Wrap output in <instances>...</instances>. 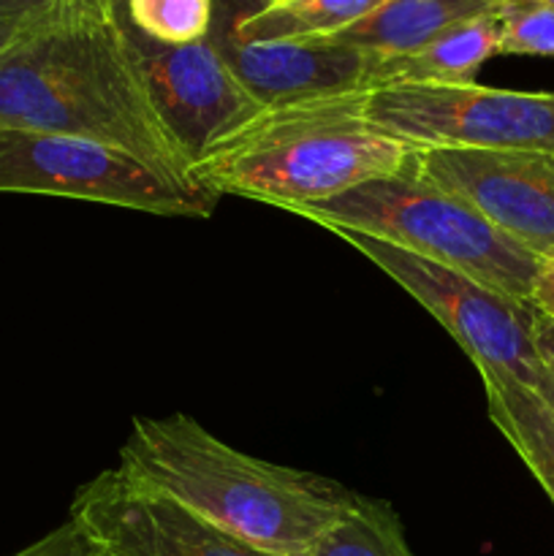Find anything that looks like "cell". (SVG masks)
I'll return each mask as SVG.
<instances>
[{
    "label": "cell",
    "instance_id": "11",
    "mask_svg": "<svg viewBox=\"0 0 554 556\" xmlns=\"http://www.w3.org/2000/svg\"><path fill=\"white\" fill-rule=\"evenodd\" d=\"M68 519L112 556H269L130 481L119 467L98 472L76 492Z\"/></svg>",
    "mask_w": 554,
    "mask_h": 556
},
{
    "label": "cell",
    "instance_id": "24",
    "mask_svg": "<svg viewBox=\"0 0 554 556\" xmlns=\"http://www.w3.org/2000/svg\"><path fill=\"white\" fill-rule=\"evenodd\" d=\"M119 3V0H112V11H114V5H117Z\"/></svg>",
    "mask_w": 554,
    "mask_h": 556
},
{
    "label": "cell",
    "instance_id": "1",
    "mask_svg": "<svg viewBox=\"0 0 554 556\" xmlns=\"http://www.w3.org/2000/svg\"><path fill=\"white\" fill-rule=\"evenodd\" d=\"M0 130L98 141L196 182L193 161L158 114L112 9H63L0 47Z\"/></svg>",
    "mask_w": 554,
    "mask_h": 556
},
{
    "label": "cell",
    "instance_id": "8",
    "mask_svg": "<svg viewBox=\"0 0 554 556\" xmlns=\"http://www.w3.org/2000/svg\"><path fill=\"white\" fill-rule=\"evenodd\" d=\"M411 172L456 195L543 261H554V155L413 147Z\"/></svg>",
    "mask_w": 554,
    "mask_h": 556
},
{
    "label": "cell",
    "instance_id": "9",
    "mask_svg": "<svg viewBox=\"0 0 554 556\" xmlns=\"http://www.w3.org/2000/svg\"><path fill=\"white\" fill-rule=\"evenodd\" d=\"M266 0H212L206 43L264 109L367 90L378 58L335 41H250L239 22Z\"/></svg>",
    "mask_w": 554,
    "mask_h": 556
},
{
    "label": "cell",
    "instance_id": "4",
    "mask_svg": "<svg viewBox=\"0 0 554 556\" xmlns=\"http://www.w3.org/2000/svg\"><path fill=\"white\" fill-rule=\"evenodd\" d=\"M293 215L318 223L326 231H358L383 239L527 304L543 264V258L498 231L473 206L411 168L394 177L369 179Z\"/></svg>",
    "mask_w": 554,
    "mask_h": 556
},
{
    "label": "cell",
    "instance_id": "10",
    "mask_svg": "<svg viewBox=\"0 0 554 556\" xmlns=\"http://www.w3.org/2000/svg\"><path fill=\"white\" fill-rule=\"evenodd\" d=\"M117 22L158 114L193 163L264 109L206 41L163 47Z\"/></svg>",
    "mask_w": 554,
    "mask_h": 556
},
{
    "label": "cell",
    "instance_id": "7",
    "mask_svg": "<svg viewBox=\"0 0 554 556\" xmlns=\"http://www.w3.org/2000/svg\"><path fill=\"white\" fill-rule=\"evenodd\" d=\"M364 114L411 147L549 152L554 92L470 85H380L364 92Z\"/></svg>",
    "mask_w": 554,
    "mask_h": 556
},
{
    "label": "cell",
    "instance_id": "25",
    "mask_svg": "<svg viewBox=\"0 0 554 556\" xmlns=\"http://www.w3.org/2000/svg\"><path fill=\"white\" fill-rule=\"evenodd\" d=\"M543 3H552L554 5V0H543Z\"/></svg>",
    "mask_w": 554,
    "mask_h": 556
},
{
    "label": "cell",
    "instance_id": "18",
    "mask_svg": "<svg viewBox=\"0 0 554 556\" xmlns=\"http://www.w3.org/2000/svg\"><path fill=\"white\" fill-rule=\"evenodd\" d=\"M500 54L554 58V5L543 0H500Z\"/></svg>",
    "mask_w": 554,
    "mask_h": 556
},
{
    "label": "cell",
    "instance_id": "22",
    "mask_svg": "<svg viewBox=\"0 0 554 556\" xmlns=\"http://www.w3.org/2000/svg\"><path fill=\"white\" fill-rule=\"evenodd\" d=\"M532 342H536V351L538 356H541L543 367H546L549 375L554 378V320L541 315L538 309L536 315H532Z\"/></svg>",
    "mask_w": 554,
    "mask_h": 556
},
{
    "label": "cell",
    "instance_id": "20",
    "mask_svg": "<svg viewBox=\"0 0 554 556\" xmlns=\"http://www.w3.org/2000/svg\"><path fill=\"white\" fill-rule=\"evenodd\" d=\"M11 556H112L79 521L68 519L65 525H60L58 530H52L49 535H43L41 541L30 543L22 552Z\"/></svg>",
    "mask_w": 554,
    "mask_h": 556
},
{
    "label": "cell",
    "instance_id": "17",
    "mask_svg": "<svg viewBox=\"0 0 554 556\" xmlns=\"http://www.w3.org/2000/svg\"><path fill=\"white\" fill-rule=\"evenodd\" d=\"M114 16L163 47L206 41L212 27V0H119Z\"/></svg>",
    "mask_w": 554,
    "mask_h": 556
},
{
    "label": "cell",
    "instance_id": "5",
    "mask_svg": "<svg viewBox=\"0 0 554 556\" xmlns=\"http://www.w3.org/2000/svg\"><path fill=\"white\" fill-rule=\"evenodd\" d=\"M0 193L96 201L161 217H210L221 199L117 147L33 130H0Z\"/></svg>",
    "mask_w": 554,
    "mask_h": 556
},
{
    "label": "cell",
    "instance_id": "23",
    "mask_svg": "<svg viewBox=\"0 0 554 556\" xmlns=\"http://www.w3.org/2000/svg\"><path fill=\"white\" fill-rule=\"evenodd\" d=\"M538 396H541V400H543V402H546V405H549V407H552V410H554V378H552V380H549V386H546V389H543V391H541V394H538Z\"/></svg>",
    "mask_w": 554,
    "mask_h": 556
},
{
    "label": "cell",
    "instance_id": "12",
    "mask_svg": "<svg viewBox=\"0 0 554 556\" xmlns=\"http://www.w3.org/2000/svg\"><path fill=\"white\" fill-rule=\"evenodd\" d=\"M500 54L494 11L456 22L424 47L375 63L369 87L380 85H470L487 60ZM367 87V90H369Z\"/></svg>",
    "mask_w": 554,
    "mask_h": 556
},
{
    "label": "cell",
    "instance_id": "15",
    "mask_svg": "<svg viewBox=\"0 0 554 556\" xmlns=\"http://www.w3.org/2000/svg\"><path fill=\"white\" fill-rule=\"evenodd\" d=\"M383 0H266L239 22L250 41H326L375 11Z\"/></svg>",
    "mask_w": 554,
    "mask_h": 556
},
{
    "label": "cell",
    "instance_id": "21",
    "mask_svg": "<svg viewBox=\"0 0 554 556\" xmlns=\"http://www.w3.org/2000/svg\"><path fill=\"white\" fill-rule=\"evenodd\" d=\"M530 304L538 313L554 320V261H543L541 269H538L536 282H532Z\"/></svg>",
    "mask_w": 554,
    "mask_h": 556
},
{
    "label": "cell",
    "instance_id": "2",
    "mask_svg": "<svg viewBox=\"0 0 554 556\" xmlns=\"http://www.w3.org/2000/svg\"><path fill=\"white\" fill-rule=\"evenodd\" d=\"M119 470L269 556H310L353 497L329 478L231 448L185 413L136 416Z\"/></svg>",
    "mask_w": 554,
    "mask_h": 556
},
{
    "label": "cell",
    "instance_id": "19",
    "mask_svg": "<svg viewBox=\"0 0 554 556\" xmlns=\"http://www.w3.org/2000/svg\"><path fill=\"white\" fill-rule=\"evenodd\" d=\"M74 5L87 9H112V0H0V47L16 38L20 33L30 30L33 25L43 22L47 16L58 14Z\"/></svg>",
    "mask_w": 554,
    "mask_h": 556
},
{
    "label": "cell",
    "instance_id": "6",
    "mask_svg": "<svg viewBox=\"0 0 554 556\" xmlns=\"http://www.w3.org/2000/svg\"><path fill=\"white\" fill-rule=\"evenodd\" d=\"M331 233L411 293L454 337L473 367L516 380L536 394L546 389L552 375L532 342V304L503 296L462 271L418 258L383 239L358 231Z\"/></svg>",
    "mask_w": 554,
    "mask_h": 556
},
{
    "label": "cell",
    "instance_id": "14",
    "mask_svg": "<svg viewBox=\"0 0 554 556\" xmlns=\"http://www.w3.org/2000/svg\"><path fill=\"white\" fill-rule=\"evenodd\" d=\"M489 418L554 503V410L516 380L478 369Z\"/></svg>",
    "mask_w": 554,
    "mask_h": 556
},
{
    "label": "cell",
    "instance_id": "16",
    "mask_svg": "<svg viewBox=\"0 0 554 556\" xmlns=\"http://www.w3.org/2000/svg\"><path fill=\"white\" fill-rule=\"evenodd\" d=\"M310 556H416L389 503L353 494L345 514L318 538Z\"/></svg>",
    "mask_w": 554,
    "mask_h": 556
},
{
    "label": "cell",
    "instance_id": "13",
    "mask_svg": "<svg viewBox=\"0 0 554 556\" xmlns=\"http://www.w3.org/2000/svg\"><path fill=\"white\" fill-rule=\"evenodd\" d=\"M498 3L500 0H383L364 20L326 41L345 43L378 60L396 58L424 47L456 22L489 14Z\"/></svg>",
    "mask_w": 554,
    "mask_h": 556
},
{
    "label": "cell",
    "instance_id": "3",
    "mask_svg": "<svg viewBox=\"0 0 554 556\" xmlns=\"http://www.w3.org/2000/svg\"><path fill=\"white\" fill-rule=\"evenodd\" d=\"M364 92L261 109L193 163V179L215 195L293 215L369 179L407 172L413 147L369 123Z\"/></svg>",
    "mask_w": 554,
    "mask_h": 556
}]
</instances>
